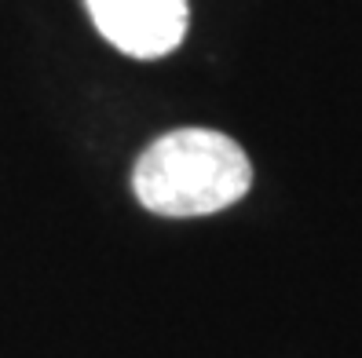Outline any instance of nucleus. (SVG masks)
I'll list each match as a JSON object with an SVG mask.
<instances>
[{
    "instance_id": "obj_2",
    "label": "nucleus",
    "mask_w": 362,
    "mask_h": 358,
    "mask_svg": "<svg viewBox=\"0 0 362 358\" xmlns=\"http://www.w3.org/2000/svg\"><path fill=\"white\" fill-rule=\"evenodd\" d=\"M95 30L132 59H161L187 33V0H84Z\"/></svg>"
},
{
    "instance_id": "obj_1",
    "label": "nucleus",
    "mask_w": 362,
    "mask_h": 358,
    "mask_svg": "<svg viewBox=\"0 0 362 358\" xmlns=\"http://www.w3.org/2000/svg\"><path fill=\"white\" fill-rule=\"evenodd\" d=\"M252 165L230 136L212 129H176L154 139L136 161L132 191L154 216H212L242 201Z\"/></svg>"
}]
</instances>
